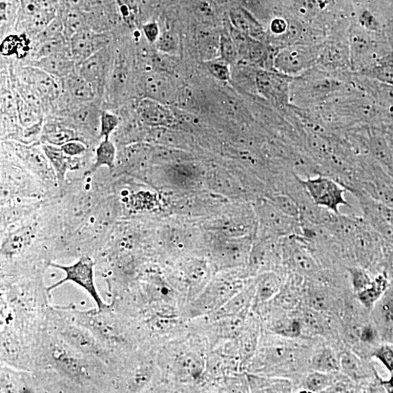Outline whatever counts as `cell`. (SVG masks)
<instances>
[{"label":"cell","instance_id":"6da1fadb","mask_svg":"<svg viewBox=\"0 0 393 393\" xmlns=\"http://www.w3.org/2000/svg\"><path fill=\"white\" fill-rule=\"evenodd\" d=\"M244 288L243 278L221 276L213 278L187 307L191 318L212 315Z\"/></svg>","mask_w":393,"mask_h":393},{"label":"cell","instance_id":"7a4b0ae2","mask_svg":"<svg viewBox=\"0 0 393 393\" xmlns=\"http://www.w3.org/2000/svg\"><path fill=\"white\" fill-rule=\"evenodd\" d=\"M300 179L310 199L321 208L339 214L340 207L349 206L343 186L335 179L317 175Z\"/></svg>","mask_w":393,"mask_h":393},{"label":"cell","instance_id":"3957f363","mask_svg":"<svg viewBox=\"0 0 393 393\" xmlns=\"http://www.w3.org/2000/svg\"><path fill=\"white\" fill-rule=\"evenodd\" d=\"M51 266L63 271L66 277L49 287L48 292L53 290L66 282L71 281L85 289L96 302L99 311L107 307L98 293L94 278V263L91 258L82 257L76 263L69 266L57 264H52Z\"/></svg>","mask_w":393,"mask_h":393},{"label":"cell","instance_id":"277c9868","mask_svg":"<svg viewBox=\"0 0 393 393\" xmlns=\"http://www.w3.org/2000/svg\"><path fill=\"white\" fill-rule=\"evenodd\" d=\"M316 52L307 46H290L281 50L274 59V67L281 74L295 75L312 65Z\"/></svg>","mask_w":393,"mask_h":393},{"label":"cell","instance_id":"5b68a950","mask_svg":"<svg viewBox=\"0 0 393 393\" xmlns=\"http://www.w3.org/2000/svg\"><path fill=\"white\" fill-rule=\"evenodd\" d=\"M174 359L172 369L178 381L198 383L205 372V359L202 352L194 349H182Z\"/></svg>","mask_w":393,"mask_h":393},{"label":"cell","instance_id":"8992f818","mask_svg":"<svg viewBox=\"0 0 393 393\" xmlns=\"http://www.w3.org/2000/svg\"><path fill=\"white\" fill-rule=\"evenodd\" d=\"M108 44L106 35L96 33L88 29L76 32L70 38L71 54L78 65L91 56L105 49Z\"/></svg>","mask_w":393,"mask_h":393},{"label":"cell","instance_id":"52a82bcc","mask_svg":"<svg viewBox=\"0 0 393 393\" xmlns=\"http://www.w3.org/2000/svg\"><path fill=\"white\" fill-rule=\"evenodd\" d=\"M142 89L148 98L160 103L169 100L176 92L172 78L167 74L157 72L143 77Z\"/></svg>","mask_w":393,"mask_h":393},{"label":"cell","instance_id":"ba28073f","mask_svg":"<svg viewBox=\"0 0 393 393\" xmlns=\"http://www.w3.org/2000/svg\"><path fill=\"white\" fill-rule=\"evenodd\" d=\"M110 57L105 49L79 64V75L87 79L96 89L101 87L109 70Z\"/></svg>","mask_w":393,"mask_h":393},{"label":"cell","instance_id":"9c48e42d","mask_svg":"<svg viewBox=\"0 0 393 393\" xmlns=\"http://www.w3.org/2000/svg\"><path fill=\"white\" fill-rule=\"evenodd\" d=\"M373 307V318L382 335L393 338V285L387 288Z\"/></svg>","mask_w":393,"mask_h":393},{"label":"cell","instance_id":"30bf717a","mask_svg":"<svg viewBox=\"0 0 393 393\" xmlns=\"http://www.w3.org/2000/svg\"><path fill=\"white\" fill-rule=\"evenodd\" d=\"M75 63L71 53H60L39 58L35 67L53 77L66 78L74 74Z\"/></svg>","mask_w":393,"mask_h":393},{"label":"cell","instance_id":"8fae6325","mask_svg":"<svg viewBox=\"0 0 393 393\" xmlns=\"http://www.w3.org/2000/svg\"><path fill=\"white\" fill-rule=\"evenodd\" d=\"M257 86L269 98L284 99L288 93V82L281 75L260 70L256 76Z\"/></svg>","mask_w":393,"mask_h":393},{"label":"cell","instance_id":"7c38bea8","mask_svg":"<svg viewBox=\"0 0 393 393\" xmlns=\"http://www.w3.org/2000/svg\"><path fill=\"white\" fill-rule=\"evenodd\" d=\"M255 295V285L244 288L218 311L213 314V319L231 317L246 314Z\"/></svg>","mask_w":393,"mask_h":393},{"label":"cell","instance_id":"4fadbf2b","mask_svg":"<svg viewBox=\"0 0 393 393\" xmlns=\"http://www.w3.org/2000/svg\"><path fill=\"white\" fill-rule=\"evenodd\" d=\"M230 17L235 30L257 40H261L264 32L261 25L253 15L243 8L231 11Z\"/></svg>","mask_w":393,"mask_h":393},{"label":"cell","instance_id":"5bb4252c","mask_svg":"<svg viewBox=\"0 0 393 393\" xmlns=\"http://www.w3.org/2000/svg\"><path fill=\"white\" fill-rule=\"evenodd\" d=\"M26 73L27 81L32 85L39 96L48 99L57 97L59 89L53 76L36 67Z\"/></svg>","mask_w":393,"mask_h":393},{"label":"cell","instance_id":"9a60e30c","mask_svg":"<svg viewBox=\"0 0 393 393\" xmlns=\"http://www.w3.org/2000/svg\"><path fill=\"white\" fill-rule=\"evenodd\" d=\"M281 284V279L273 273H266L259 276L255 284V302L264 303L277 296Z\"/></svg>","mask_w":393,"mask_h":393},{"label":"cell","instance_id":"2e32d148","mask_svg":"<svg viewBox=\"0 0 393 393\" xmlns=\"http://www.w3.org/2000/svg\"><path fill=\"white\" fill-rule=\"evenodd\" d=\"M65 79V90L72 98L79 102L94 99L96 89L87 79L74 74Z\"/></svg>","mask_w":393,"mask_h":393},{"label":"cell","instance_id":"e0dca14e","mask_svg":"<svg viewBox=\"0 0 393 393\" xmlns=\"http://www.w3.org/2000/svg\"><path fill=\"white\" fill-rule=\"evenodd\" d=\"M44 152L50 162L59 181H64L70 168L71 157L67 155L60 147L47 143L44 146Z\"/></svg>","mask_w":393,"mask_h":393},{"label":"cell","instance_id":"ac0fdd59","mask_svg":"<svg viewBox=\"0 0 393 393\" xmlns=\"http://www.w3.org/2000/svg\"><path fill=\"white\" fill-rule=\"evenodd\" d=\"M292 264L301 273L311 275L319 271V264L316 258L303 244H297L292 252Z\"/></svg>","mask_w":393,"mask_h":393},{"label":"cell","instance_id":"d6986e66","mask_svg":"<svg viewBox=\"0 0 393 393\" xmlns=\"http://www.w3.org/2000/svg\"><path fill=\"white\" fill-rule=\"evenodd\" d=\"M26 30L31 36L37 37L56 18V10H39L33 13L23 14Z\"/></svg>","mask_w":393,"mask_h":393},{"label":"cell","instance_id":"ffe728a7","mask_svg":"<svg viewBox=\"0 0 393 393\" xmlns=\"http://www.w3.org/2000/svg\"><path fill=\"white\" fill-rule=\"evenodd\" d=\"M32 233L30 228L19 230L11 235L4 242L2 253L6 256H13L23 251L31 243Z\"/></svg>","mask_w":393,"mask_h":393},{"label":"cell","instance_id":"44dd1931","mask_svg":"<svg viewBox=\"0 0 393 393\" xmlns=\"http://www.w3.org/2000/svg\"><path fill=\"white\" fill-rule=\"evenodd\" d=\"M140 112L143 120L153 125L162 124L168 119L167 112L161 103L150 98L143 99L140 103Z\"/></svg>","mask_w":393,"mask_h":393},{"label":"cell","instance_id":"7402d4cb","mask_svg":"<svg viewBox=\"0 0 393 393\" xmlns=\"http://www.w3.org/2000/svg\"><path fill=\"white\" fill-rule=\"evenodd\" d=\"M387 281L382 276H380L372 281L371 285L357 294L361 303L367 308L373 307L387 290Z\"/></svg>","mask_w":393,"mask_h":393},{"label":"cell","instance_id":"603a6c76","mask_svg":"<svg viewBox=\"0 0 393 393\" xmlns=\"http://www.w3.org/2000/svg\"><path fill=\"white\" fill-rule=\"evenodd\" d=\"M240 356L243 365L250 361L255 354L258 343V333L256 327L248 326L243 328L240 333Z\"/></svg>","mask_w":393,"mask_h":393},{"label":"cell","instance_id":"cb8c5ba5","mask_svg":"<svg viewBox=\"0 0 393 393\" xmlns=\"http://www.w3.org/2000/svg\"><path fill=\"white\" fill-rule=\"evenodd\" d=\"M311 364L316 371L328 374L340 369V359H338L334 352L328 348L318 352L314 356Z\"/></svg>","mask_w":393,"mask_h":393},{"label":"cell","instance_id":"d4e9b609","mask_svg":"<svg viewBox=\"0 0 393 393\" xmlns=\"http://www.w3.org/2000/svg\"><path fill=\"white\" fill-rule=\"evenodd\" d=\"M116 148L110 139H103L96 151V160L93 170L96 171L101 167H106L110 170L115 168Z\"/></svg>","mask_w":393,"mask_h":393},{"label":"cell","instance_id":"484cf974","mask_svg":"<svg viewBox=\"0 0 393 393\" xmlns=\"http://www.w3.org/2000/svg\"><path fill=\"white\" fill-rule=\"evenodd\" d=\"M63 335L67 342L79 350L86 352V353L94 350L95 343L94 340L85 330L79 328L74 326L67 328Z\"/></svg>","mask_w":393,"mask_h":393},{"label":"cell","instance_id":"4316f807","mask_svg":"<svg viewBox=\"0 0 393 393\" xmlns=\"http://www.w3.org/2000/svg\"><path fill=\"white\" fill-rule=\"evenodd\" d=\"M247 378L251 389L255 392H277L290 389V385L285 380L260 378L255 375H247Z\"/></svg>","mask_w":393,"mask_h":393},{"label":"cell","instance_id":"83f0119b","mask_svg":"<svg viewBox=\"0 0 393 393\" xmlns=\"http://www.w3.org/2000/svg\"><path fill=\"white\" fill-rule=\"evenodd\" d=\"M273 330L281 337L295 339L301 336L302 324L297 319L282 318L275 321Z\"/></svg>","mask_w":393,"mask_h":393},{"label":"cell","instance_id":"f1b7e54d","mask_svg":"<svg viewBox=\"0 0 393 393\" xmlns=\"http://www.w3.org/2000/svg\"><path fill=\"white\" fill-rule=\"evenodd\" d=\"M60 53H71L70 46H67L63 35L60 34L40 44L37 53V59Z\"/></svg>","mask_w":393,"mask_h":393},{"label":"cell","instance_id":"f546056e","mask_svg":"<svg viewBox=\"0 0 393 393\" xmlns=\"http://www.w3.org/2000/svg\"><path fill=\"white\" fill-rule=\"evenodd\" d=\"M340 369L352 380H361L365 376L361 361L351 353L342 355L340 359Z\"/></svg>","mask_w":393,"mask_h":393},{"label":"cell","instance_id":"4dcf8cb0","mask_svg":"<svg viewBox=\"0 0 393 393\" xmlns=\"http://www.w3.org/2000/svg\"><path fill=\"white\" fill-rule=\"evenodd\" d=\"M332 385V377L328 373L318 371L308 375L304 382V388L312 392L327 391Z\"/></svg>","mask_w":393,"mask_h":393},{"label":"cell","instance_id":"1f68e13d","mask_svg":"<svg viewBox=\"0 0 393 393\" xmlns=\"http://www.w3.org/2000/svg\"><path fill=\"white\" fill-rule=\"evenodd\" d=\"M307 302L310 308L323 311L332 305V299L325 289L321 287L310 288L307 292Z\"/></svg>","mask_w":393,"mask_h":393},{"label":"cell","instance_id":"d6a6232c","mask_svg":"<svg viewBox=\"0 0 393 393\" xmlns=\"http://www.w3.org/2000/svg\"><path fill=\"white\" fill-rule=\"evenodd\" d=\"M46 141L56 147H61L66 143L77 140L75 131L63 127H53L44 136Z\"/></svg>","mask_w":393,"mask_h":393},{"label":"cell","instance_id":"836d02e7","mask_svg":"<svg viewBox=\"0 0 393 393\" xmlns=\"http://www.w3.org/2000/svg\"><path fill=\"white\" fill-rule=\"evenodd\" d=\"M55 361L62 371L73 378H79L82 375V366L80 363L73 356L64 353V352H56L54 354Z\"/></svg>","mask_w":393,"mask_h":393},{"label":"cell","instance_id":"e575fe53","mask_svg":"<svg viewBox=\"0 0 393 393\" xmlns=\"http://www.w3.org/2000/svg\"><path fill=\"white\" fill-rule=\"evenodd\" d=\"M219 53L226 63H233L239 57L235 40L231 34L224 32L219 38Z\"/></svg>","mask_w":393,"mask_h":393},{"label":"cell","instance_id":"d590c367","mask_svg":"<svg viewBox=\"0 0 393 393\" xmlns=\"http://www.w3.org/2000/svg\"><path fill=\"white\" fill-rule=\"evenodd\" d=\"M302 321L305 327L315 335L326 332V321L318 310L309 308L303 313Z\"/></svg>","mask_w":393,"mask_h":393},{"label":"cell","instance_id":"8d00e7d4","mask_svg":"<svg viewBox=\"0 0 393 393\" xmlns=\"http://www.w3.org/2000/svg\"><path fill=\"white\" fill-rule=\"evenodd\" d=\"M155 44L161 53L174 55L179 50V38L174 32H164L160 33Z\"/></svg>","mask_w":393,"mask_h":393},{"label":"cell","instance_id":"74e56055","mask_svg":"<svg viewBox=\"0 0 393 393\" xmlns=\"http://www.w3.org/2000/svg\"><path fill=\"white\" fill-rule=\"evenodd\" d=\"M350 273L352 284L354 288V291L358 294L368 288L372 281L367 273L363 268L352 267L349 269Z\"/></svg>","mask_w":393,"mask_h":393},{"label":"cell","instance_id":"f35d334b","mask_svg":"<svg viewBox=\"0 0 393 393\" xmlns=\"http://www.w3.org/2000/svg\"><path fill=\"white\" fill-rule=\"evenodd\" d=\"M100 136L103 139H109L119 125L118 117L109 112H103L100 116Z\"/></svg>","mask_w":393,"mask_h":393},{"label":"cell","instance_id":"ab89813d","mask_svg":"<svg viewBox=\"0 0 393 393\" xmlns=\"http://www.w3.org/2000/svg\"><path fill=\"white\" fill-rule=\"evenodd\" d=\"M206 66L210 74L215 78L221 81L231 79V70L225 61H209Z\"/></svg>","mask_w":393,"mask_h":393},{"label":"cell","instance_id":"60d3db41","mask_svg":"<svg viewBox=\"0 0 393 393\" xmlns=\"http://www.w3.org/2000/svg\"><path fill=\"white\" fill-rule=\"evenodd\" d=\"M18 115L20 122L24 125H32L36 120V112L34 108L29 105L26 101H20L18 102Z\"/></svg>","mask_w":393,"mask_h":393},{"label":"cell","instance_id":"b9f144b4","mask_svg":"<svg viewBox=\"0 0 393 393\" xmlns=\"http://www.w3.org/2000/svg\"><path fill=\"white\" fill-rule=\"evenodd\" d=\"M373 75L382 84L393 86V63L379 65L373 70Z\"/></svg>","mask_w":393,"mask_h":393},{"label":"cell","instance_id":"7bdbcfd3","mask_svg":"<svg viewBox=\"0 0 393 393\" xmlns=\"http://www.w3.org/2000/svg\"><path fill=\"white\" fill-rule=\"evenodd\" d=\"M374 356L380 361L389 371H393V348L389 345H383L378 348Z\"/></svg>","mask_w":393,"mask_h":393},{"label":"cell","instance_id":"ee69618b","mask_svg":"<svg viewBox=\"0 0 393 393\" xmlns=\"http://www.w3.org/2000/svg\"><path fill=\"white\" fill-rule=\"evenodd\" d=\"M70 157L79 156L86 150L85 144L78 139L69 141L60 147Z\"/></svg>","mask_w":393,"mask_h":393},{"label":"cell","instance_id":"f6af8a7d","mask_svg":"<svg viewBox=\"0 0 393 393\" xmlns=\"http://www.w3.org/2000/svg\"><path fill=\"white\" fill-rule=\"evenodd\" d=\"M64 3L67 9L86 12L95 4V0H64Z\"/></svg>","mask_w":393,"mask_h":393},{"label":"cell","instance_id":"bcb514c9","mask_svg":"<svg viewBox=\"0 0 393 393\" xmlns=\"http://www.w3.org/2000/svg\"><path fill=\"white\" fill-rule=\"evenodd\" d=\"M144 36L151 44H155L160 32L158 25L155 22H150L143 26Z\"/></svg>","mask_w":393,"mask_h":393},{"label":"cell","instance_id":"7dc6e473","mask_svg":"<svg viewBox=\"0 0 393 393\" xmlns=\"http://www.w3.org/2000/svg\"><path fill=\"white\" fill-rule=\"evenodd\" d=\"M377 338L375 329L368 325L363 326L360 334V342L363 344H372Z\"/></svg>","mask_w":393,"mask_h":393},{"label":"cell","instance_id":"c3c4849f","mask_svg":"<svg viewBox=\"0 0 393 393\" xmlns=\"http://www.w3.org/2000/svg\"><path fill=\"white\" fill-rule=\"evenodd\" d=\"M382 85L380 89L382 100L388 110L393 112V86Z\"/></svg>","mask_w":393,"mask_h":393},{"label":"cell","instance_id":"681fc988","mask_svg":"<svg viewBox=\"0 0 393 393\" xmlns=\"http://www.w3.org/2000/svg\"><path fill=\"white\" fill-rule=\"evenodd\" d=\"M31 1L39 10L50 11L56 10L60 0H31Z\"/></svg>","mask_w":393,"mask_h":393},{"label":"cell","instance_id":"f907efd6","mask_svg":"<svg viewBox=\"0 0 393 393\" xmlns=\"http://www.w3.org/2000/svg\"><path fill=\"white\" fill-rule=\"evenodd\" d=\"M285 20L283 18H276L271 24V31L276 34H283L288 28Z\"/></svg>","mask_w":393,"mask_h":393},{"label":"cell","instance_id":"816d5d0a","mask_svg":"<svg viewBox=\"0 0 393 393\" xmlns=\"http://www.w3.org/2000/svg\"><path fill=\"white\" fill-rule=\"evenodd\" d=\"M361 20V22L367 29L375 30L377 27L375 19L368 13L362 15Z\"/></svg>","mask_w":393,"mask_h":393},{"label":"cell","instance_id":"f5cc1de1","mask_svg":"<svg viewBox=\"0 0 393 393\" xmlns=\"http://www.w3.org/2000/svg\"><path fill=\"white\" fill-rule=\"evenodd\" d=\"M391 141V143H392L393 146V130H392V133L391 134V135L388 137Z\"/></svg>","mask_w":393,"mask_h":393}]
</instances>
